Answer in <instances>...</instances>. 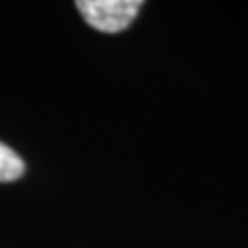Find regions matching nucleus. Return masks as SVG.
Here are the masks:
<instances>
[{
  "label": "nucleus",
  "instance_id": "f257e3e1",
  "mask_svg": "<svg viewBox=\"0 0 248 248\" xmlns=\"http://www.w3.org/2000/svg\"><path fill=\"white\" fill-rule=\"evenodd\" d=\"M141 0H79L77 9L93 29L104 33L124 31L139 15Z\"/></svg>",
  "mask_w": 248,
  "mask_h": 248
},
{
  "label": "nucleus",
  "instance_id": "f03ea898",
  "mask_svg": "<svg viewBox=\"0 0 248 248\" xmlns=\"http://www.w3.org/2000/svg\"><path fill=\"white\" fill-rule=\"evenodd\" d=\"M25 172V164L23 159L15 153L11 147L0 143V182H13L19 180Z\"/></svg>",
  "mask_w": 248,
  "mask_h": 248
}]
</instances>
